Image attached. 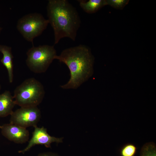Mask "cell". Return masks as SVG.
<instances>
[{
    "label": "cell",
    "mask_w": 156,
    "mask_h": 156,
    "mask_svg": "<svg viewBox=\"0 0 156 156\" xmlns=\"http://www.w3.org/2000/svg\"><path fill=\"white\" fill-rule=\"evenodd\" d=\"M1 126L0 125V129H1Z\"/></svg>",
    "instance_id": "obj_18"
},
{
    "label": "cell",
    "mask_w": 156,
    "mask_h": 156,
    "mask_svg": "<svg viewBox=\"0 0 156 156\" xmlns=\"http://www.w3.org/2000/svg\"><path fill=\"white\" fill-rule=\"evenodd\" d=\"M34 128L32 137L27 146L23 150L19 151L18 153L24 154L36 145H43L48 148L50 147L51 144L53 142L59 143L62 141V138H57L49 135L47 132V129L43 127L40 128L36 126Z\"/></svg>",
    "instance_id": "obj_7"
},
{
    "label": "cell",
    "mask_w": 156,
    "mask_h": 156,
    "mask_svg": "<svg viewBox=\"0 0 156 156\" xmlns=\"http://www.w3.org/2000/svg\"><path fill=\"white\" fill-rule=\"evenodd\" d=\"M80 7L86 12L95 13L101 8L107 5L106 0H89L78 1Z\"/></svg>",
    "instance_id": "obj_11"
},
{
    "label": "cell",
    "mask_w": 156,
    "mask_h": 156,
    "mask_svg": "<svg viewBox=\"0 0 156 156\" xmlns=\"http://www.w3.org/2000/svg\"><path fill=\"white\" fill-rule=\"evenodd\" d=\"M0 52L3 56L0 61L6 68L9 82H12L13 79V56L11 47L6 45L0 44Z\"/></svg>",
    "instance_id": "obj_10"
},
{
    "label": "cell",
    "mask_w": 156,
    "mask_h": 156,
    "mask_svg": "<svg viewBox=\"0 0 156 156\" xmlns=\"http://www.w3.org/2000/svg\"><path fill=\"white\" fill-rule=\"evenodd\" d=\"M47 19L54 32V44L65 37L75 41L81 20L76 8L66 0H49Z\"/></svg>",
    "instance_id": "obj_1"
},
{
    "label": "cell",
    "mask_w": 156,
    "mask_h": 156,
    "mask_svg": "<svg viewBox=\"0 0 156 156\" xmlns=\"http://www.w3.org/2000/svg\"><path fill=\"white\" fill-rule=\"evenodd\" d=\"M49 24L48 20L42 15L35 12L20 18L17 22L16 27L24 38L33 44L34 39L42 33Z\"/></svg>",
    "instance_id": "obj_5"
},
{
    "label": "cell",
    "mask_w": 156,
    "mask_h": 156,
    "mask_svg": "<svg viewBox=\"0 0 156 156\" xmlns=\"http://www.w3.org/2000/svg\"><path fill=\"white\" fill-rule=\"evenodd\" d=\"M45 94L43 85L34 78H28L17 87L14 91L16 105L21 107L37 106Z\"/></svg>",
    "instance_id": "obj_3"
},
{
    "label": "cell",
    "mask_w": 156,
    "mask_h": 156,
    "mask_svg": "<svg viewBox=\"0 0 156 156\" xmlns=\"http://www.w3.org/2000/svg\"><path fill=\"white\" fill-rule=\"evenodd\" d=\"M1 85L0 84V90H1Z\"/></svg>",
    "instance_id": "obj_17"
},
{
    "label": "cell",
    "mask_w": 156,
    "mask_h": 156,
    "mask_svg": "<svg viewBox=\"0 0 156 156\" xmlns=\"http://www.w3.org/2000/svg\"><path fill=\"white\" fill-rule=\"evenodd\" d=\"M136 151L137 148L134 145L128 144L121 148L120 154L121 156H134Z\"/></svg>",
    "instance_id": "obj_13"
},
{
    "label": "cell",
    "mask_w": 156,
    "mask_h": 156,
    "mask_svg": "<svg viewBox=\"0 0 156 156\" xmlns=\"http://www.w3.org/2000/svg\"><path fill=\"white\" fill-rule=\"evenodd\" d=\"M1 29H2V28L0 26V33L1 31Z\"/></svg>",
    "instance_id": "obj_16"
},
{
    "label": "cell",
    "mask_w": 156,
    "mask_h": 156,
    "mask_svg": "<svg viewBox=\"0 0 156 156\" xmlns=\"http://www.w3.org/2000/svg\"><path fill=\"white\" fill-rule=\"evenodd\" d=\"M55 59L66 64L70 71V78L61 86L63 89H77L91 75L93 59L89 48L85 45L66 49Z\"/></svg>",
    "instance_id": "obj_2"
},
{
    "label": "cell",
    "mask_w": 156,
    "mask_h": 156,
    "mask_svg": "<svg viewBox=\"0 0 156 156\" xmlns=\"http://www.w3.org/2000/svg\"><path fill=\"white\" fill-rule=\"evenodd\" d=\"M26 54L27 66L31 71L38 73L45 72L57 55L54 46L48 45H33Z\"/></svg>",
    "instance_id": "obj_4"
},
{
    "label": "cell",
    "mask_w": 156,
    "mask_h": 156,
    "mask_svg": "<svg viewBox=\"0 0 156 156\" xmlns=\"http://www.w3.org/2000/svg\"><path fill=\"white\" fill-rule=\"evenodd\" d=\"M129 0H106L108 5L116 9L122 10L127 5Z\"/></svg>",
    "instance_id": "obj_14"
},
{
    "label": "cell",
    "mask_w": 156,
    "mask_h": 156,
    "mask_svg": "<svg viewBox=\"0 0 156 156\" xmlns=\"http://www.w3.org/2000/svg\"><path fill=\"white\" fill-rule=\"evenodd\" d=\"M15 105L13 96L9 91L0 94V117L10 115Z\"/></svg>",
    "instance_id": "obj_9"
},
{
    "label": "cell",
    "mask_w": 156,
    "mask_h": 156,
    "mask_svg": "<svg viewBox=\"0 0 156 156\" xmlns=\"http://www.w3.org/2000/svg\"><path fill=\"white\" fill-rule=\"evenodd\" d=\"M41 113L37 106L22 107L10 115V123L27 128L37 126Z\"/></svg>",
    "instance_id": "obj_6"
},
{
    "label": "cell",
    "mask_w": 156,
    "mask_h": 156,
    "mask_svg": "<svg viewBox=\"0 0 156 156\" xmlns=\"http://www.w3.org/2000/svg\"><path fill=\"white\" fill-rule=\"evenodd\" d=\"M140 156H156V147L153 143L144 144L141 150Z\"/></svg>",
    "instance_id": "obj_12"
},
{
    "label": "cell",
    "mask_w": 156,
    "mask_h": 156,
    "mask_svg": "<svg viewBox=\"0 0 156 156\" xmlns=\"http://www.w3.org/2000/svg\"><path fill=\"white\" fill-rule=\"evenodd\" d=\"M36 156H59L56 154L51 153H41Z\"/></svg>",
    "instance_id": "obj_15"
},
{
    "label": "cell",
    "mask_w": 156,
    "mask_h": 156,
    "mask_svg": "<svg viewBox=\"0 0 156 156\" xmlns=\"http://www.w3.org/2000/svg\"><path fill=\"white\" fill-rule=\"evenodd\" d=\"M2 135L9 140L17 144H23L27 142L29 134L26 128L11 123L1 126Z\"/></svg>",
    "instance_id": "obj_8"
}]
</instances>
